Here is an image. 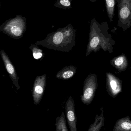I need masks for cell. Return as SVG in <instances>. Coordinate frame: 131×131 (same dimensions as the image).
<instances>
[{
  "label": "cell",
  "mask_w": 131,
  "mask_h": 131,
  "mask_svg": "<svg viewBox=\"0 0 131 131\" xmlns=\"http://www.w3.org/2000/svg\"><path fill=\"white\" fill-rule=\"evenodd\" d=\"M75 31L72 27L68 25L50 34L45 40L37 41L36 45L57 50L69 51L75 45Z\"/></svg>",
  "instance_id": "obj_1"
},
{
  "label": "cell",
  "mask_w": 131,
  "mask_h": 131,
  "mask_svg": "<svg viewBox=\"0 0 131 131\" xmlns=\"http://www.w3.org/2000/svg\"><path fill=\"white\" fill-rule=\"evenodd\" d=\"M26 20L21 15H17L3 23L0 26V30L12 38L19 39L22 37L26 30Z\"/></svg>",
  "instance_id": "obj_2"
},
{
  "label": "cell",
  "mask_w": 131,
  "mask_h": 131,
  "mask_svg": "<svg viewBox=\"0 0 131 131\" xmlns=\"http://www.w3.org/2000/svg\"><path fill=\"white\" fill-rule=\"evenodd\" d=\"M97 87V77L95 74L89 75L84 82L83 94L81 99L83 104L89 105L91 103Z\"/></svg>",
  "instance_id": "obj_3"
},
{
  "label": "cell",
  "mask_w": 131,
  "mask_h": 131,
  "mask_svg": "<svg viewBox=\"0 0 131 131\" xmlns=\"http://www.w3.org/2000/svg\"><path fill=\"white\" fill-rule=\"evenodd\" d=\"M118 23L124 28L131 25V0H117Z\"/></svg>",
  "instance_id": "obj_4"
},
{
  "label": "cell",
  "mask_w": 131,
  "mask_h": 131,
  "mask_svg": "<svg viewBox=\"0 0 131 131\" xmlns=\"http://www.w3.org/2000/svg\"><path fill=\"white\" fill-rule=\"evenodd\" d=\"M46 75L36 78L33 88V95L34 103L35 105L39 104L41 101L45 89L46 84Z\"/></svg>",
  "instance_id": "obj_5"
},
{
  "label": "cell",
  "mask_w": 131,
  "mask_h": 131,
  "mask_svg": "<svg viewBox=\"0 0 131 131\" xmlns=\"http://www.w3.org/2000/svg\"><path fill=\"white\" fill-rule=\"evenodd\" d=\"M65 111L70 131H77V118L75 111L74 101L71 96L66 102Z\"/></svg>",
  "instance_id": "obj_6"
},
{
  "label": "cell",
  "mask_w": 131,
  "mask_h": 131,
  "mask_svg": "<svg viewBox=\"0 0 131 131\" xmlns=\"http://www.w3.org/2000/svg\"><path fill=\"white\" fill-rule=\"evenodd\" d=\"M0 53L5 69L8 73L13 84L17 88V90H18L20 88V86L18 84L19 78L17 75L15 68L13 65L10 58L4 50L1 51Z\"/></svg>",
  "instance_id": "obj_7"
},
{
  "label": "cell",
  "mask_w": 131,
  "mask_h": 131,
  "mask_svg": "<svg viewBox=\"0 0 131 131\" xmlns=\"http://www.w3.org/2000/svg\"><path fill=\"white\" fill-rule=\"evenodd\" d=\"M107 85L109 92L112 96H116L121 91L120 82L112 74L107 73Z\"/></svg>",
  "instance_id": "obj_8"
},
{
  "label": "cell",
  "mask_w": 131,
  "mask_h": 131,
  "mask_svg": "<svg viewBox=\"0 0 131 131\" xmlns=\"http://www.w3.org/2000/svg\"><path fill=\"white\" fill-rule=\"evenodd\" d=\"M113 131H131V120L128 116L118 119L115 124Z\"/></svg>",
  "instance_id": "obj_9"
},
{
  "label": "cell",
  "mask_w": 131,
  "mask_h": 131,
  "mask_svg": "<svg viewBox=\"0 0 131 131\" xmlns=\"http://www.w3.org/2000/svg\"><path fill=\"white\" fill-rule=\"evenodd\" d=\"M76 71V68L75 66H67L58 72L57 74V78L61 79H69L74 76Z\"/></svg>",
  "instance_id": "obj_10"
},
{
  "label": "cell",
  "mask_w": 131,
  "mask_h": 131,
  "mask_svg": "<svg viewBox=\"0 0 131 131\" xmlns=\"http://www.w3.org/2000/svg\"><path fill=\"white\" fill-rule=\"evenodd\" d=\"M101 113L100 115H97L94 122L89 126L88 131H100L104 125L105 118L104 116L103 108H101Z\"/></svg>",
  "instance_id": "obj_11"
},
{
  "label": "cell",
  "mask_w": 131,
  "mask_h": 131,
  "mask_svg": "<svg viewBox=\"0 0 131 131\" xmlns=\"http://www.w3.org/2000/svg\"><path fill=\"white\" fill-rule=\"evenodd\" d=\"M56 131H69L67 128L65 115L63 112L60 116L56 119Z\"/></svg>",
  "instance_id": "obj_12"
},
{
  "label": "cell",
  "mask_w": 131,
  "mask_h": 131,
  "mask_svg": "<svg viewBox=\"0 0 131 131\" xmlns=\"http://www.w3.org/2000/svg\"><path fill=\"white\" fill-rule=\"evenodd\" d=\"M108 15L111 21H113L115 4L117 0H105Z\"/></svg>",
  "instance_id": "obj_13"
},
{
  "label": "cell",
  "mask_w": 131,
  "mask_h": 131,
  "mask_svg": "<svg viewBox=\"0 0 131 131\" xmlns=\"http://www.w3.org/2000/svg\"><path fill=\"white\" fill-rule=\"evenodd\" d=\"M113 63L118 68H124L127 66V60L125 56H120L114 60Z\"/></svg>",
  "instance_id": "obj_14"
},
{
  "label": "cell",
  "mask_w": 131,
  "mask_h": 131,
  "mask_svg": "<svg viewBox=\"0 0 131 131\" xmlns=\"http://www.w3.org/2000/svg\"><path fill=\"white\" fill-rule=\"evenodd\" d=\"M30 48L33 53V57L36 60H39L43 57L42 50L38 48L36 45L32 44L30 47Z\"/></svg>",
  "instance_id": "obj_15"
},
{
  "label": "cell",
  "mask_w": 131,
  "mask_h": 131,
  "mask_svg": "<svg viewBox=\"0 0 131 131\" xmlns=\"http://www.w3.org/2000/svg\"><path fill=\"white\" fill-rule=\"evenodd\" d=\"M58 3L60 6H63L66 8H68L71 6V2L70 0H59Z\"/></svg>",
  "instance_id": "obj_16"
},
{
  "label": "cell",
  "mask_w": 131,
  "mask_h": 131,
  "mask_svg": "<svg viewBox=\"0 0 131 131\" xmlns=\"http://www.w3.org/2000/svg\"><path fill=\"white\" fill-rule=\"evenodd\" d=\"M1 2H0V8H1Z\"/></svg>",
  "instance_id": "obj_17"
}]
</instances>
